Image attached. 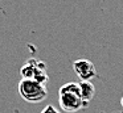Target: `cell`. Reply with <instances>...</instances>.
Returning <instances> with one entry per match:
<instances>
[{"label":"cell","mask_w":123,"mask_h":113,"mask_svg":"<svg viewBox=\"0 0 123 113\" xmlns=\"http://www.w3.org/2000/svg\"><path fill=\"white\" fill-rule=\"evenodd\" d=\"M58 102L61 109L66 113H74L87 107V102L81 96L80 83H74V81L64 84L60 88Z\"/></svg>","instance_id":"1"},{"label":"cell","mask_w":123,"mask_h":113,"mask_svg":"<svg viewBox=\"0 0 123 113\" xmlns=\"http://www.w3.org/2000/svg\"><path fill=\"white\" fill-rule=\"evenodd\" d=\"M19 93L27 102L31 104H38L44 101L48 96L46 86L37 83L35 80H27L21 79L19 83Z\"/></svg>","instance_id":"2"},{"label":"cell","mask_w":123,"mask_h":113,"mask_svg":"<svg viewBox=\"0 0 123 113\" xmlns=\"http://www.w3.org/2000/svg\"><path fill=\"white\" fill-rule=\"evenodd\" d=\"M20 75L21 79L27 80H35L37 83H41L46 86L48 83V72H46V63L36 58L25 60L23 67L20 68Z\"/></svg>","instance_id":"3"},{"label":"cell","mask_w":123,"mask_h":113,"mask_svg":"<svg viewBox=\"0 0 123 113\" xmlns=\"http://www.w3.org/2000/svg\"><path fill=\"white\" fill-rule=\"evenodd\" d=\"M73 70L81 79V81H91L97 78V68L94 63L89 59H78L73 62Z\"/></svg>","instance_id":"4"},{"label":"cell","mask_w":123,"mask_h":113,"mask_svg":"<svg viewBox=\"0 0 123 113\" xmlns=\"http://www.w3.org/2000/svg\"><path fill=\"white\" fill-rule=\"evenodd\" d=\"M80 89H81V96L89 104L90 100H93L95 95V87L91 81H80Z\"/></svg>","instance_id":"5"},{"label":"cell","mask_w":123,"mask_h":113,"mask_svg":"<svg viewBox=\"0 0 123 113\" xmlns=\"http://www.w3.org/2000/svg\"><path fill=\"white\" fill-rule=\"evenodd\" d=\"M41 113H60V112L53 107V105H46V107L41 110Z\"/></svg>","instance_id":"6"}]
</instances>
